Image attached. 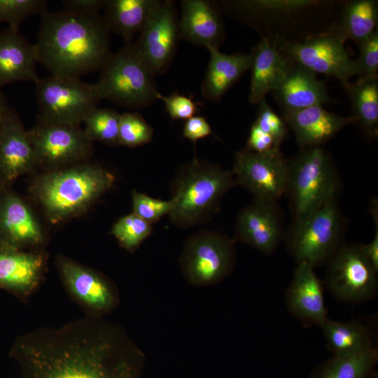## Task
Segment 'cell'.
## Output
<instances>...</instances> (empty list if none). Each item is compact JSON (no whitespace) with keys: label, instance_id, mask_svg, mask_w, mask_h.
<instances>
[{"label":"cell","instance_id":"cell-27","mask_svg":"<svg viewBox=\"0 0 378 378\" xmlns=\"http://www.w3.org/2000/svg\"><path fill=\"white\" fill-rule=\"evenodd\" d=\"M59 268L69 289L82 302L99 311L111 306L113 295L111 290L97 274L65 259L59 262Z\"/></svg>","mask_w":378,"mask_h":378},{"label":"cell","instance_id":"cell-9","mask_svg":"<svg viewBox=\"0 0 378 378\" xmlns=\"http://www.w3.org/2000/svg\"><path fill=\"white\" fill-rule=\"evenodd\" d=\"M272 39L294 62L315 74L335 77L342 83L359 76L357 62L349 57L344 41L328 28L302 40Z\"/></svg>","mask_w":378,"mask_h":378},{"label":"cell","instance_id":"cell-28","mask_svg":"<svg viewBox=\"0 0 378 378\" xmlns=\"http://www.w3.org/2000/svg\"><path fill=\"white\" fill-rule=\"evenodd\" d=\"M377 1L354 0L344 4L339 19L328 29L343 41L358 44L377 30Z\"/></svg>","mask_w":378,"mask_h":378},{"label":"cell","instance_id":"cell-31","mask_svg":"<svg viewBox=\"0 0 378 378\" xmlns=\"http://www.w3.org/2000/svg\"><path fill=\"white\" fill-rule=\"evenodd\" d=\"M320 327L334 356H352L374 348L369 328L359 321L339 322L328 318Z\"/></svg>","mask_w":378,"mask_h":378},{"label":"cell","instance_id":"cell-8","mask_svg":"<svg viewBox=\"0 0 378 378\" xmlns=\"http://www.w3.org/2000/svg\"><path fill=\"white\" fill-rule=\"evenodd\" d=\"M42 118L57 124L80 126L102 99L95 83L79 78L51 74L35 82Z\"/></svg>","mask_w":378,"mask_h":378},{"label":"cell","instance_id":"cell-35","mask_svg":"<svg viewBox=\"0 0 378 378\" xmlns=\"http://www.w3.org/2000/svg\"><path fill=\"white\" fill-rule=\"evenodd\" d=\"M153 136V129L136 112L120 114L118 144L134 148L149 143Z\"/></svg>","mask_w":378,"mask_h":378},{"label":"cell","instance_id":"cell-23","mask_svg":"<svg viewBox=\"0 0 378 378\" xmlns=\"http://www.w3.org/2000/svg\"><path fill=\"white\" fill-rule=\"evenodd\" d=\"M326 2L315 0H243L220 3L226 10L256 29L267 22L293 18L318 10Z\"/></svg>","mask_w":378,"mask_h":378},{"label":"cell","instance_id":"cell-37","mask_svg":"<svg viewBox=\"0 0 378 378\" xmlns=\"http://www.w3.org/2000/svg\"><path fill=\"white\" fill-rule=\"evenodd\" d=\"M133 213L153 224L165 215H169L174 207V201L153 198L136 190L132 191Z\"/></svg>","mask_w":378,"mask_h":378},{"label":"cell","instance_id":"cell-14","mask_svg":"<svg viewBox=\"0 0 378 378\" xmlns=\"http://www.w3.org/2000/svg\"><path fill=\"white\" fill-rule=\"evenodd\" d=\"M179 38L178 18L174 1H160L133 45L156 76L164 73L171 64Z\"/></svg>","mask_w":378,"mask_h":378},{"label":"cell","instance_id":"cell-5","mask_svg":"<svg viewBox=\"0 0 378 378\" xmlns=\"http://www.w3.org/2000/svg\"><path fill=\"white\" fill-rule=\"evenodd\" d=\"M339 179L330 156L321 146L301 148L288 160L285 194L294 218L304 216L336 200Z\"/></svg>","mask_w":378,"mask_h":378},{"label":"cell","instance_id":"cell-32","mask_svg":"<svg viewBox=\"0 0 378 378\" xmlns=\"http://www.w3.org/2000/svg\"><path fill=\"white\" fill-rule=\"evenodd\" d=\"M377 360L375 347L352 356H334L319 364L311 378H365L374 370Z\"/></svg>","mask_w":378,"mask_h":378},{"label":"cell","instance_id":"cell-42","mask_svg":"<svg viewBox=\"0 0 378 378\" xmlns=\"http://www.w3.org/2000/svg\"><path fill=\"white\" fill-rule=\"evenodd\" d=\"M212 133L211 125L206 119L201 115H194L187 119L183 128V136L190 140L194 145L198 140Z\"/></svg>","mask_w":378,"mask_h":378},{"label":"cell","instance_id":"cell-15","mask_svg":"<svg viewBox=\"0 0 378 378\" xmlns=\"http://www.w3.org/2000/svg\"><path fill=\"white\" fill-rule=\"evenodd\" d=\"M276 202L254 199L237 215L236 239L270 254L278 246L283 234L282 220Z\"/></svg>","mask_w":378,"mask_h":378},{"label":"cell","instance_id":"cell-12","mask_svg":"<svg viewBox=\"0 0 378 378\" xmlns=\"http://www.w3.org/2000/svg\"><path fill=\"white\" fill-rule=\"evenodd\" d=\"M328 261L327 284L337 298L358 303L374 295L377 272L358 244L341 246Z\"/></svg>","mask_w":378,"mask_h":378},{"label":"cell","instance_id":"cell-21","mask_svg":"<svg viewBox=\"0 0 378 378\" xmlns=\"http://www.w3.org/2000/svg\"><path fill=\"white\" fill-rule=\"evenodd\" d=\"M36 55L19 28L8 27L0 32V90L7 84L38 79Z\"/></svg>","mask_w":378,"mask_h":378},{"label":"cell","instance_id":"cell-25","mask_svg":"<svg viewBox=\"0 0 378 378\" xmlns=\"http://www.w3.org/2000/svg\"><path fill=\"white\" fill-rule=\"evenodd\" d=\"M207 50L210 59L201 85L202 94L208 101L218 102L251 69L252 54L236 52L227 55L214 47Z\"/></svg>","mask_w":378,"mask_h":378},{"label":"cell","instance_id":"cell-4","mask_svg":"<svg viewBox=\"0 0 378 378\" xmlns=\"http://www.w3.org/2000/svg\"><path fill=\"white\" fill-rule=\"evenodd\" d=\"M235 184L232 171L200 161L195 156L183 166L174 182L171 223L181 228L206 223L218 211L223 197Z\"/></svg>","mask_w":378,"mask_h":378},{"label":"cell","instance_id":"cell-39","mask_svg":"<svg viewBox=\"0 0 378 378\" xmlns=\"http://www.w3.org/2000/svg\"><path fill=\"white\" fill-rule=\"evenodd\" d=\"M360 55L356 62L360 78L377 77L378 71V31L358 43Z\"/></svg>","mask_w":378,"mask_h":378},{"label":"cell","instance_id":"cell-16","mask_svg":"<svg viewBox=\"0 0 378 378\" xmlns=\"http://www.w3.org/2000/svg\"><path fill=\"white\" fill-rule=\"evenodd\" d=\"M248 101L258 104L269 92L275 90L283 82L294 62L284 53L276 42L266 36L253 49Z\"/></svg>","mask_w":378,"mask_h":378},{"label":"cell","instance_id":"cell-18","mask_svg":"<svg viewBox=\"0 0 378 378\" xmlns=\"http://www.w3.org/2000/svg\"><path fill=\"white\" fill-rule=\"evenodd\" d=\"M179 36L193 45L219 48L225 38V26L216 3L184 0L181 3Z\"/></svg>","mask_w":378,"mask_h":378},{"label":"cell","instance_id":"cell-19","mask_svg":"<svg viewBox=\"0 0 378 378\" xmlns=\"http://www.w3.org/2000/svg\"><path fill=\"white\" fill-rule=\"evenodd\" d=\"M282 117L301 148L321 146L345 126L355 123L351 115L344 117L329 112L322 106L284 111Z\"/></svg>","mask_w":378,"mask_h":378},{"label":"cell","instance_id":"cell-43","mask_svg":"<svg viewBox=\"0 0 378 378\" xmlns=\"http://www.w3.org/2000/svg\"><path fill=\"white\" fill-rule=\"evenodd\" d=\"M370 211L374 223V235L370 242L365 244H358V246L365 257L378 272V208L377 200H372Z\"/></svg>","mask_w":378,"mask_h":378},{"label":"cell","instance_id":"cell-33","mask_svg":"<svg viewBox=\"0 0 378 378\" xmlns=\"http://www.w3.org/2000/svg\"><path fill=\"white\" fill-rule=\"evenodd\" d=\"M120 116L111 108L97 107L85 118L84 132L92 141L118 145Z\"/></svg>","mask_w":378,"mask_h":378},{"label":"cell","instance_id":"cell-10","mask_svg":"<svg viewBox=\"0 0 378 378\" xmlns=\"http://www.w3.org/2000/svg\"><path fill=\"white\" fill-rule=\"evenodd\" d=\"M28 134L37 165L49 169L80 164L93 148L80 126L54 123L39 115Z\"/></svg>","mask_w":378,"mask_h":378},{"label":"cell","instance_id":"cell-13","mask_svg":"<svg viewBox=\"0 0 378 378\" xmlns=\"http://www.w3.org/2000/svg\"><path fill=\"white\" fill-rule=\"evenodd\" d=\"M232 172L255 200L276 202L285 194L288 160L281 150L260 154L242 149L235 154Z\"/></svg>","mask_w":378,"mask_h":378},{"label":"cell","instance_id":"cell-6","mask_svg":"<svg viewBox=\"0 0 378 378\" xmlns=\"http://www.w3.org/2000/svg\"><path fill=\"white\" fill-rule=\"evenodd\" d=\"M100 70L95 85L102 99L131 108L145 107L158 100L160 92L155 76L132 43L111 53Z\"/></svg>","mask_w":378,"mask_h":378},{"label":"cell","instance_id":"cell-7","mask_svg":"<svg viewBox=\"0 0 378 378\" xmlns=\"http://www.w3.org/2000/svg\"><path fill=\"white\" fill-rule=\"evenodd\" d=\"M344 221L336 200L313 212L294 218L287 236V246L298 263L314 268L330 258L341 246Z\"/></svg>","mask_w":378,"mask_h":378},{"label":"cell","instance_id":"cell-38","mask_svg":"<svg viewBox=\"0 0 378 378\" xmlns=\"http://www.w3.org/2000/svg\"><path fill=\"white\" fill-rule=\"evenodd\" d=\"M253 123L270 135L280 146L288 136L286 124L267 104L265 99L258 103L257 115Z\"/></svg>","mask_w":378,"mask_h":378},{"label":"cell","instance_id":"cell-3","mask_svg":"<svg viewBox=\"0 0 378 378\" xmlns=\"http://www.w3.org/2000/svg\"><path fill=\"white\" fill-rule=\"evenodd\" d=\"M40 176L34 194L48 217L61 221L81 213L113 186L114 176L105 169L78 164Z\"/></svg>","mask_w":378,"mask_h":378},{"label":"cell","instance_id":"cell-40","mask_svg":"<svg viewBox=\"0 0 378 378\" xmlns=\"http://www.w3.org/2000/svg\"><path fill=\"white\" fill-rule=\"evenodd\" d=\"M158 99L164 102L166 112L172 119L187 120L194 115L198 111V104L190 97L178 93H172L164 96L159 93Z\"/></svg>","mask_w":378,"mask_h":378},{"label":"cell","instance_id":"cell-29","mask_svg":"<svg viewBox=\"0 0 378 378\" xmlns=\"http://www.w3.org/2000/svg\"><path fill=\"white\" fill-rule=\"evenodd\" d=\"M351 104V116L370 139L378 135V76L342 83Z\"/></svg>","mask_w":378,"mask_h":378},{"label":"cell","instance_id":"cell-17","mask_svg":"<svg viewBox=\"0 0 378 378\" xmlns=\"http://www.w3.org/2000/svg\"><path fill=\"white\" fill-rule=\"evenodd\" d=\"M37 166L28 131L12 108L0 125V174L12 181Z\"/></svg>","mask_w":378,"mask_h":378},{"label":"cell","instance_id":"cell-36","mask_svg":"<svg viewBox=\"0 0 378 378\" xmlns=\"http://www.w3.org/2000/svg\"><path fill=\"white\" fill-rule=\"evenodd\" d=\"M47 5L45 0H0V22L19 28L28 17L47 12Z\"/></svg>","mask_w":378,"mask_h":378},{"label":"cell","instance_id":"cell-44","mask_svg":"<svg viewBox=\"0 0 378 378\" xmlns=\"http://www.w3.org/2000/svg\"><path fill=\"white\" fill-rule=\"evenodd\" d=\"M107 0H64L65 10L87 14H97L104 10Z\"/></svg>","mask_w":378,"mask_h":378},{"label":"cell","instance_id":"cell-11","mask_svg":"<svg viewBox=\"0 0 378 378\" xmlns=\"http://www.w3.org/2000/svg\"><path fill=\"white\" fill-rule=\"evenodd\" d=\"M234 240L222 234L202 231L185 243L181 265L192 284L208 286L224 278L234 263Z\"/></svg>","mask_w":378,"mask_h":378},{"label":"cell","instance_id":"cell-1","mask_svg":"<svg viewBox=\"0 0 378 378\" xmlns=\"http://www.w3.org/2000/svg\"><path fill=\"white\" fill-rule=\"evenodd\" d=\"M130 347L108 323L87 316L27 333L13 355L21 378H132Z\"/></svg>","mask_w":378,"mask_h":378},{"label":"cell","instance_id":"cell-47","mask_svg":"<svg viewBox=\"0 0 378 378\" xmlns=\"http://www.w3.org/2000/svg\"><path fill=\"white\" fill-rule=\"evenodd\" d=\"M4 180L3 178L1 177V174H0V186H1V181Z\"/></svg>","mask_w":378,"mask_h":378},{"label":"cell","instance_id":"cell-20","mask_svg":"<svg viewBox=\"0 0 378 378\" xmlns=\"http://www.w3.org/2000/svg\"><path fill=\"white\" fill-rule=\"evenodd\" d=\"M286 304L290 312L308 326H321L328 318L323 286L310 265L298 263L286 292Z\"/></svg>","mask_w":378,"mask_h":378},{"label":"cell","instance_id":"cell-24","mask_svg":"<svg viewBox=\"0 0 378 378\" xmlns=\"http://www.w3.org/2000/svg\"><path fill=\"white\" fill-rule=\"evenodd\" d=\"M272 92L284 111L322 106L330 101L324 82L317 79L315 73L295 62Z\"/></svg>","mask_w":378,"mask_h":378},{"label":"cell","instance_id":"cell-34","mask_svg":"<svg viewBox=\"0 0 378 378\" xmlns=\"http://www.w3.org/2000/svg\"><path fill=\"white\" fill-rule=\"evenodd\" d=\"M111 232L122 247L133 251L151 234L153 226L132 212L118 219Z\"/></svg>","mask_w":378,"mask_h":378},{"label":"cell","instance_id":"cell-26","mask_svg":"<svg viewBox=\"0 0 378 378\" xmlns=\"http://www.w3.org/2000/svg\"><path fill=\"white\" fill-rule=\"evenodd\" d=\"M160 3L158 0H107L102 18L110 31L122 37L125 43H131Z\"/></svg>","mask_w":378,"mask_h":378},{"label":"cell","instance_id":"cell-30","mask_svg":"<svg viewBox=\"0 0 378 378\" xmlns=\"http://www.w3.org/2000/svg\"><path fill=\"white\" fill-rule=\"evenodd\" d=\"M43 265L41 255L0 249V286L20 291L31 289L37 282Z\"/></svg>","mask_w":378,"mask_h":378},{"label":"cell","instance_id":"cell-45","mask_svg":"<svg viewBox=\"0 0 378 378\" xmlns=\"http://www.w3.org/2000/svg\"><path fill=\"white\" fill-rule=\"evenodd\" d=\"M9 108L6 97L0 90V125Z\"/></svg>","mask_w":378,"mask_h":378},{"label":"cell","instance_id":"cell-46","mask_svg":"<svg viewBox=\"0 0 378 378\" xmlns=\"http://www.w3.org/2000/svg\"><path fill=\"white\" fill-rule=\"evenodd\" d=\"M365 378H378L377 372L373 370Z\"/></svg>","mask_w":378,"mask_h":378},{"label":"cell","instance_id":"cell-22","mask_svg":"<svg viewBox=\"0 0 378 378\" xmlns=\"http://www.w3.org/2000/svg\"><path fill=\"white\" fill-rule=\"evenodd\" d=\"M0 239L12 248L36 245L43 239L41 226L31 209L13 193L0 197Z\"/></svg>","mask_w":378,"mask_h":378},{"label":"cell","instance_id":"cell-2","mask_svg":"<svg viewBox=\"0 0 378 378\" xmlns=\"http://www.w3.org/2000/svg\"><path fill=\"white\" fill-rule=\"evenodd\" d=\"M109 34L99 13L47 11L34 43L37 62L52 75L80 78L100 70L112 53Z\"/></svg>","mask_w":378,"mask_h":378},{"label":"cell","instance_id":"cell-41","mask_svg":"<svg viewBox=\"0 0 378 378\" xmlns=\"http://www.w3.org/2000/svg\"><path fill=\"white\" fill-rule=\"evenodd\" d=\"M281 146L268 134L253 123L246 141V149L256 153L266 154L281 150Z\"/></svg>","mask_w":378,"mask_h":378}]
</instances>
